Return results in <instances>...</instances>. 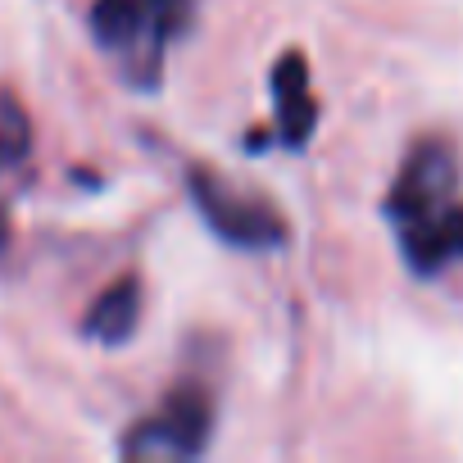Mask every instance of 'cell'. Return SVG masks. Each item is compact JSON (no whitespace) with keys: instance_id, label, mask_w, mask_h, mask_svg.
Wrapping results in <instances>:
<instances>
[{"instance_id":"6da1fadb","label":"cell","mask_w":463,"mask_h":463,"mask_svg":"<svg viewBox=\"0 0 463 463\" xmlns=\"http://www.w3.org/2000/svg\"><path fill=\"white\" fill-rule=\"evenodd\" d=\"M386 213L413 273L431 278L463 260V200H458V159L445 141H422L409 150Z\"/></svg>"},{"instance_id":"7a4b0ae2","label":"cell","mask_w":463,"mask_h":463,"mask_svg":"<svg viewBox=\"0 0 463 463\" xmlns=\"http://www.w3.org/2000/svg\"><path fill=\"white\" fill-rule=\"evenodd\" d=\"M186 19L191 0H96L91 37L132 87H155Z\"/></svg>"},{"instance_id":"3957f363","label":"cell","mask_w":463,"mask_h":463,"mask_svg":"<svg viewBox=\"0 0 463 463\" xmlns=\"http://www.w3.org/2000/svg\"><path fill=\"white\" fill-rule=\"evenodd\" d=\"M209 422L213 413L200 391H173L159 413L132 427V436L123 440V454L128 458H195L209 440Z\"/></svg>"},{"instance_id":"277c9868","label":"cell","mask_w":463,"mask_h":463,"mask_svg":"<svg viewBox=\"0 0 463 463\" xmlns=\"http://www.w3.org/2000/svg\"><path fill=\"white\" fill-rule=\"evenodd\" d=\"M191 195H195L204 222L218 232L222 241H232V246L269 250V246H278V241L287 237L282 218H278L269 204L250 200L246 191H232V186L218 182L213 173H195V177H191Z\"/></svg>"},{"instance_id":"5b68a950","label":"cell","mask_w":463,"mask_h":463,"mask_svg":"<svg viewBox=\"0 0 463 463\" xmlns=\"http://www.w3.org/2000/svg\"><path fill=\"white\" fill-rule=\"evenodd\" d=\"M273 100H278V137L282 146H305L318 123V105L309 100V69L300 51H287L273 69Z\"/></svg>"},{"instance_id":"8992f818","label":"cell","mask_w":463,"mask_h":463,"mask_svg":"<svg viewBox=\"0 0 463 463\" xmlns=\"http://www.w3.org/2000/svg\"><path fill=\"white\" fill-rule=\"evenodd\" d=\"M137 318H141V287H137L132 278H123L118 287H109V291L91 305L82 332H87L91 341L118 345V341H128V336L137 332Z\"/></svg>"},{"instance_id":"52a82bcc","label":"cell","mask_w":463,"mask_h":463,"mask_svg":"<svg viewBox=\"0 0 463 463\" xmlns=\"http://www.w3.org/2000/svg\"><path fill=\"white\" fill-rule=\"evenodd\" d=\"M28 150H33V123H28V114L19 109L14 96L0 91V168L24 164Z\"/></svg>"}]
</instances>
